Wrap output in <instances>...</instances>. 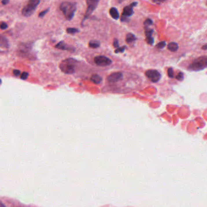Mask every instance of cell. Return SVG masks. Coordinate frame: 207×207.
I'll list each match as a JSON object with an SVG mask.
<instances>
[{
	"label": "cell",
	"instance_id": "cell-16",
	"mask_svg": "<svg viewBox=\"0 0 207 207\" xmlns=\"http://www.w3.org/2000/svg\"><path fill=\"white\" fill-rule=\"evenodd\" d=\"M66 32L69 34H75L76 33L79 32V30L76 28L69 27V28H68L66 29Z\"/></svg>",
	"mask_w": 207,
	"mask_h": 207
},
{
	"label": "cell",
	"instance_id": "cell-14",
	"mask_svg": "<svg viewBox=\"0 0 207 207\" xmlns=\"http://www.w3.org/2000/svg\"><path fill=\"white\" fill-rule=\"evenodd\" d=\"M90 80L92 81L94 84H98L101 83L102 81V78L97 74H94L90 77Z\"/></svg>",
	"mask_w": 207,
	"mask_h": 207
},
{
	"label": "cell",
	"instance_id": "cell-2",
	"mask_svg": "<svg viewBox=\"0 0 207 207\" xmlns=\"http://www.w3.org/2000/svg\"><path fill=\"white\" fill-rule=\"evenodd\" d=\"M76 61L74 59H66L61 63L60 68L63 72L66 74H72L75 72Z\"/></svg>",
	"mask_w": 207,
	"mask_h": 207
},
{
	"label": "cell",
	"instance_id": "cell-17",
	"mask_svg": "<svg viewBox=\"0 0 207 207\" xmlns=\"http://www.w3.org/2000/svg\"><path fill=\"white\" fill-rule=\"evenodd\" d=\"M143 24L145 27H149V26L153 25V21L151 19H147L144 21Z\"/></svg>",
	"mask_w": 207,
	"mask_h": 207
},
{
	"label": "cell",
	"instance_id": "cell-1",
	"mask_svg": "<svg viewBox=\"0 0 207 207\" xmlns=\"http://www.w3.org/2000/svg\"><path fill=\"white\" fill-rule=\"evenodd\" d=\"M60 10L62 11L66 19L67 20H71L74 16L75 12L77 10V4L71 2H63L60 5Z\"/></svg>",
	"mask_w": 207,
	"mask_h": 207
},
{
	"label": "cell",
	"instance_id": "cell-25",
	"mask_svg": "<svg viewBox=\"0 0 207 207\" xmlns=\"http://www.w3.org/2000/svg\"><path fill=\"white\" fill-rule=\"evenodd\" d=\"M176 79H177V80H179V81L183 80V79H184V74H183V73L180 72L179 74L178 75V76H176Z\"/></svg>",
	"mask_w": 207,
	"mask_h": 207
},
{
	"label": "cell",
	"instance_id": "cell-24",
	"mask_svg": "<svg viewBox=\"0 0 207 207\" xmlns=\"http://www.w3.org/2000/svg\"><path fill=\"white\" fill-rule=\"evenodd\" d=\"M168 75L169 78H173L174 76V71L172 68H169L168 70Z\"/></svg>",
	"mask_w": 207,
	"mask_h": 207
},
{
	"label": "cell",
	"instance_id": "cell-19",
	"mask_svg": "<svg viewBox=\"0 0 207 207\" xmlns=\"http://www.w3.org/2000/svg\"><path fill=\"white\" fill-rule=\"evenodd\" d=\"M49 11V8H48V9H47L46 10H43V11L41 12L39 14V15H38V16H39L40 18H43V17L47 14V12H48Z\"/></svg>",
	"mask_w": 207,
	"mask_h": 207
},
{
	"label": "cell",
	"instance_id": "cell-10",
	"mask_svg": "<svg viewBox=\"0 0 207 207\" xmlns=\"http://www.w3.org/2000/svg\"><path fill=\"white\" fill-rule=\"evenodd\" d=\"M56 48H58V49H60V50H73V48L69 47V46L66 44L64 43V42H63V41H61V42H58V43L56 46Z\"/></svg>",
	"mask_w": 207,
	"mask_h": 207
},
{
	"label": "cell",
	"instance_id": "cell-11",
	"mask_svg": "<svg viewBox=\"0 0 207 207\" xmlns=\"http://www.w3.org/2000/svg\"><path fill=\"white\" fill-rule=\"evenodd\" d=\"M109 14H110V15L114 20H118L120 16L119 11L115 7H111L110 10H109Z\"/></svg>",
	"mask_w": 207,
	"mask_h": 207
},
{
	"label": "cell",
	"instance_id": "cell-27",
	"mask_svg": "<svg viewBox=\"0 0 207 207\" xmlns=\"http://www.w3.org/2000/svg\"><path fill=\"white\" fill-rule=\"evenodd\" d=\"M113 46L115 48H119V41L117 39H115L114 42H113Z\"/></svg>",
	"mask_w": 207,
	"mask_h": 207
},
{
	"label": "cell",
	"instance_id": "cell-7",
	"mask_svg": "<svg viewBox=\"0 0 207 207\" xmlns=\"http://www.w3.org/2000/svg\"><path fill=\"white\" fill-rule=\"evenodd\" d=\"M94 62L99 66H107L112 63V61L105 56H97L94 58Z\"/></svg>",
	"mask_w": 207,
	"mask_h": 207
},
{
	"label": "cell",
	"instance_id": "cell-15",
	"mask_svg": "<svg viewBox=\"0 0 207 207\" xmlns=\"http://www.w3.org/2000/svg\"><path fill=\"white\" fill-rule=\"evenodd\" d=\"M100 46V42L99 41L97 40H92L89 42V46L90 48H97L99 47Z\"/></svg>",
	"mask_w": 207,
	"mask_h": 207
},
{
	"label": "cell",
	"instance_id": "cell-26",
	"mask_svg": "<svg viewBox=\"0 0 207 207\" xmlns=\"http://www.w3.org/2000/svg\"><path fill=\"white\" fill-rule=\"evenodd\" d=\"M8 27V25L5 22H1V30L7 29Z\"/></svg>",
	"mask_w": 207,
	"mask_h": 207
},
{
	"label": "cell",
	"instance_id": "cell-5",
	"mask_svg": "<svg viewBox=\"0 0 207 207\" xmlns=\"http://www.w3.org/2000/svg\"><path fill=\"white\" fill-rule=\"evenodd\" d=\"M99 1L100 0H86L88 7L86 11V13H85L84 21L88 19L89 16L92 14L93 12L95 10L97 6H98Z\"/></svg>",
	"mask_w": 207,
	"mask_h": 207
},
{
	"label": "cell",
	"instance_id": "cell-23",
	"mask_svg": "<svg viewBox=\"0 0 207 207\" xmlns=\"http://www.w3.org/2000/svg\"><path fill=\"white\" fill-rule=\"evenodd\" d=\"M126 48V46H123V47H119L117 48L116 50H115V53H121V52H123L125 50Z\"/></svg>",
	"mask_w": 207,
	"mask_h": 207
},
{
	"label": "cell",
	"instance_id": "cell-31",
	"mask_svg": "<svg viewBox=\"0 0 207 207\" xmlns=\"http://www.w3.org/2000/svg\"><path fill=\"white\" fill-rule=\"evenodd\" d=\"M202 48L203 50H207V44H205L204 46H203L202 47Z\"/></svg>",
	"mask_w": 207,
	"mask_h": 207
},
{
	"label": "cell",
	"instance_id": "cell-28",
	"mask_svg": "<svg viewBox=\"0 0 207 207\" xmlns=\"http://www.w3.org/2000/svg\"><path fill=\"white\" fill-rule=\"evenodd\" d=\"M13 74H14L15 76H20V75L21 74V72H20V70H14L13 71Z\"/></svg>",
	"mask_w": 207,
	"mask_h": 207
},
{
	"label": "cell",
	"instance_id": "cell-12",
	"mask_svg": "<svg viewBox=\"0 0 207 207\" xmlns=\"http://www.w3.org/2000/svg\"><path fill=\"white\" fill-rule=\"evenodd\" d=\"M136 40V36L132 33H127L126 36V41L127 44H131Z\"/></svg>",
	"mask_w": 207,
	"mask_h": 207
},
{
	"label": "cell",
	"instance_id": "cell-3",
	"mask_svg": "<svg viewBox=\"0 0 207 207\" xmlns=\"http://www.w3.org/2000/svg\"><path fill=\"white\" fill-rule=\"evenodd\" d=\"M207 67V55L200 57L194 60L190 65L189 69L193 71H200Z\"/></svg>",
	"mask_w": 207,
	"mask_h": 207
},
{
	"label": "cell",
	"instance_id": "cell-29",
	"mask_svg": "<svg viewBox=\"0 0 207 207\" xmlns=\"http://www.w3.org/2000/svg\"><path fill=\"white\" fill-rule=\"evenodd\" d=\"M152 1L156 4H161L162 3L166 1V0H152Z\"/></svg>",
	"mask_w": 207,
	"mask_h": 207
},
{
	"label": "cell",
	"instance_id": "cell-13",
	"mask_svg": "<svg viewBox=\"0 0 207 207\" xmlns=\"http://www.w3.org/2000/svg\"><path fill=\"white\" fill-rule=\"evenodd\" d=\"M168 49L169 51L175 52L179 49V46L178 43H176V42H170V43L168 45Z\"/></svg>",
	"mask_w": 207,
	"mask_h": 207
},
{
	"label": "cell",
	"instance_id": "cell-32",
	"mask_svg": "<svg viewBox=\"0 0 207 207\" xmlns=\"http://www.w3.org/2000/svg\"><path fill=\"white\" fill-rule=\"evenodd\" d=\"M206 5H207V1H206Z\"/></svg>",
	"mask_w": 207,
	"mask_h": 207
},
{
	"label": "cell",
	"instance_id": "cell-22",
	"mask_svg": "<svg viewBox=\"0 0 207 207\" xmlns=\"http://www.w3.org/2000/svg\"><path fill=\"white\" fill-rule=\"evenodd\" d=\"M28 76H29V74L27 72H23V74L21 75L20 78L23 80H26V79H27Z\"/></svg>",
	"mask_w": 207,
	"mask_h": 207
},
{
	"label": "cell",
	"instance_id": "cell-8",
	"mask_svg": "<svg viewBox=\"0 0 207 207\" xmlns=\"http://www.w3.org/2000/svg\"><path fill=\"white\" fill-rule=\"evenodd\" d=\"M137 4H138L137 2H133L130 5H127V6L125 7L123 9V10L122 16L127 17V18L131 16L134 14L133 8L135 6H136L137 5Z\"/></svg>",
	"mask_w": 207,
	"mask_h": 207
},
{
	"label": "cell",
	"instance_id": "cell-21",
	"mask_svg": "<svg viewBox=\"0 0 207 207\" xmlns=\"http://www.w3.org/2000/svg\"><path fill=\"white\" fill-rule=\"evenodd\" d=\"M165 46H166V42L162 41L156 46V47L159 48V49H161V48H163Z\"/></svg>",
	"mask_w": 207,
	"mask_h": 207
},
{
	"label": "cell",
	"instance_id": "cell-4",
	"mask_svg": "<svg viewBox=\"0 0 207 207\" xmlns=\"http://www.w3.org/2000/svg\"><path fill=\"white\" fill-rule=\"evenodd\" d=\"M40 3V0H29L27 5L22 9L23 15L26 17L31 16L34 13Z\"/></svg>",
	"mask_w": 207,
	"mask_h": 207
},
{
	"label": "cell",
	"instance_id": "cell-20",
	"mask_svg": "<svg viewBox=\"0 0 207 207\" xmlns=\"http://www.w3.org/2000/svg\"><path fill=\"white\" fill-rule=\"evenodd\" d=\"M146 41H147V42L149 44V45H153L154 44V38L152 37H147L146 38Z\"/></svg>",
	"mask_w": 207,
	"mask_h": 207
},
{
	"label": "cell",
	"instance_id": "cell-6",
	"mask_svg": "<svg viewBox=\"0 0 207 207\" xmlns=\"http://www.w3.org/2000/svg\"><path fill=\"white\" fill-rule=\"evenodd\" d=\"M145 75L153 82H158L161 78L160 74L156 70H148L146 71Z\"/></svg>",
	"mask_w": 207,
	"mask_h": 207
},
{
	"label": "cell",
	"instance_id": "cell-9",
	"mask_svg": "<svg viewBox=\"0 0 207 207\" xmlns=\"http://www.w3.org/2000/svg\"><path fill=\"white\" fill-rule=\"evenodd\" d=\"M123 78V74L121 72H115L108 77V81L110 83H115L119 81Z\"/></svg>",
	"mask_w": 207,
	"mask_h": 207
},
{
	"label": "cell",
	"instance_id": "cell-18",
	"mask_svg": "<svg viewBox=\"0 0 207 207\" xmlns=\"http://www.w3.org/2000/svg\"><path fill=\"white\" fill-rule=\"evenodd\" d=\"M1 46H8V41L7 39H5V38L3 37V36H1Z\"/></svg>",
	"mask_w": 207,
	"mask_h": 207
},
{
	"label": "cell",
	"instance_id": "cell-30",
	"mask_svg": "<svg viewBox=\"0 0 207 207\" xmlns=\"http://www.w3.org/2000/svg\"><path fill=\"white\" fill-rule=\"evenodd\" d=\"M9 1H10V0H2L1 3L3 5H6L9 3Z\"/></svg>",
	"mask_w": 207,
	"mask_h": 207
}]
</instances>
